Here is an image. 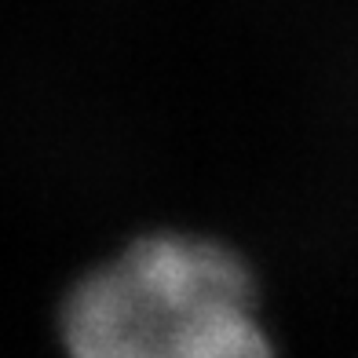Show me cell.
Returning a JSON list of instances; mask_svg holds the SVG:
<instances>
[{"mask_svg":"<svg viewBox=\"0 0 358 358\" xmlns=\"http://www.w3.org/2000/svg\"><path fill=\"white\" fill-rule=\"evenodd\" d=\"M146 358H278V348L256 303H227L187 322Z\"/></svg>","mask_w":358,"mask_h":358,"instance_id":"cell-2","label":"cell"},{"mask_svg":"<svg viewBox=\"0 0 358 358\" xmlns=\"http://www.w3.org/2000/svg\"><path fill=\"white\" fill-rule=\"evenodd\" d=\"M227 303H256L249 264L190 231H154L88 267L55 315L66 358H146L172 333Z\"/></svg>","mask_w":358,"mask_h":358,"instance_id":"cell-1","label":"cell"}]
</instances>
